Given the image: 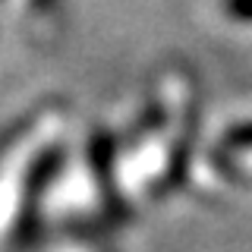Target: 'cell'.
Segmentation results:
<instances>
[{
	"label": "cell",
	"instance_id": "cell-1",
	"mask_svg": "<svg viewBox=\"0 0 252 252\" xmlns=\"http://www.w3.org/2000/svg\"><path fill=\"white\" fill-rule=\"evenodd\" d=\"M63 164V148L54 145V148H44L41 155L32 161L29 167V177H26V192H22V215H19V224H16V233L19 240H29L38 227V205H41V195L47 192V186L54 183Z\"/></svg>",
	"mask_w": 252,
	"mask_h": 252
},
{
	"label": "cell",
	"instance_id": "cell-4",
	"mask_svg": "<svg viewBox=\"0 0 252 252\" xmlns=\"http://www.w3.org/2000/svg\"><path fill=\"white\" fill-rule=\"evenodd\" d=\"M19 132H22V123H19V126H13L10 132H3V136H0V158H3V152H6V148L13 145V139L19 136Z\"/></svg>",
	"mask_w": 252,
	"mask_h": 252
},
{
	"label": "cell",
	"instance_id": "cell-5",
	"mask_svg": "<svg viewBox=\"0 0 252 252\" xmlns=\"http://www.w3.org/2000/svg\"><path fill=\"white\" fill-rule=\"evenodd\" d=\"M38 6H41V10H54V3H57V0H35Z\"/></svg>",
	"mask_w": 252,
	"mask_h": 252
},
{
	"label": "cell",
	"instance_id": "cell-2",
	"mask_svg": "<svg viewBox=\"0 0 252 252\" xmlns=\"http://www.w3.org/2000/svg\"><path fill=\"white\" fill-rule=\"evenodd\" d=\"M224 145L233 148V152H246V148H252V123L233 126V129L224 136Z\"/></svg>",
	"mask_w": 252,
	"mask_h": 252
},
{
	"label": "cell",
	"instance_id": "cell-3",
	"mask_svg": "<svg viewBox=\"0 0 252 252\" xmlns=\"http://www.w3.org/2000/svg\"><path fill=\"white\" fill-rule=\"evenodd\" d=\"M224 13L236 22H252V0H224Z\"/></svg>",
	"mask_w": 252,
	"mask_h": 252
}]
</instances>
